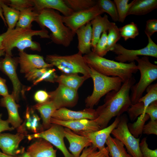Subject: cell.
Wrapping results in <instances>:
<instances>
[{
	"label": "cell",
	"mask_w": 157,
	"mask_h": 157,
	"mask_svg": "<svg viewBox=\"0 0 157 157\" xmlns=\"http://www.w3.org/2000/svg\"><path fill=\"white\" fill-rule=\"evenodd\" d=\"M17 156L18 157H31L26 151H25L24 149L20 154Z\"/></svg>",
	"instance_id": "cell-55"
},
{
	"label": "cell",
	"mask_w": 157,
	"mask_h": 157,
	"mask_svg": "<svg viewBox=\"0 0 157 157\" xmlns=\"http://www.w3.org/2000/svg\"><path fill=\"white\" fill-rule=\"evenodd\" d=\"M5 54V52L4 49L0 50V59L1 57Z\"/></svg>",
	"instance_id": "cell-57"
},
{
	"label": "cell",
	"mask_w": 157,
	"mask_h": 157,
	"mask_svg": "<svg viewBox=\"0 0 157 157\" xmlns=\"http://www.w3.org/2000/svg\"><path fill=\"white\" fill-rule=\"evenodd\" d=\"M34 98L38 103H42L49 100L50 95L49 92L46 91L40 90L37 91L35 93Z\"/></svg>",
	"instance_id": "cell-48"
},
{
	"label": "cell",
	"mask_w": 157,
	"mask_h": 157,
	"mask_svg": "<svg viewBox=\"0 0 157 157\" xmlns=\"http://www.w3.org/2000/svg\"><path fill=\"white\" fill-rule=\"evenodd\" d=\"M135 81L133 76L124 82L119 90H112L106 94L104 103L96 109L98 117L94 120L101 129L107 127L113 117L127 111L132 104L131 88Z\"/></svg>",
	"instance_id": "cell-1"
},
{
	"label": "cell",
	"mask_w": 157,
	"mask_h": 157,
	"mask_svg": "<svg viewBox=\"0 0 157 157\" xmlns=\"http://www.w3.org/2000/svg\"><path fill=\"white\" fill-rule=\"evenodd\" d=\"M129 0H114L117 10L119 20L120 22H124L130 8L134 3L135 0L129 3Z\"/></svg>",
	"instance_id": "cell-36"
},
{
	"label": "cell",
	"mask_w": 157,
	"mask_h": 157,
	"mask_svg": "<svg viewBox=\"0 0 157 157\" xmlns=\"http://www.w3.org/2000/svg\"><path fill=\"white\" fill-rule=\"evenodd\" d=\"M6 32L3 45L5 54L12 56V51L14 48H17L19 51H23L27 48L33 51H40V44L32 40L34 36H39L42 38L50 39L48 32L45 28L33 30L31 28L16 27L13 29L8 28Z\"/></svg>",
	"instance_id": "cell-3"
},
{
	"label": "cell",
	"mask_w": 157,
	"mask_h": 157,
	"mask_svg": "<svg viewBox=\"0 0 157 157\" xmlns=\"http://www.w3.org/2000/svg\"><path fill=\"white\" fill-rule=\"evenodd\" d=\"M20 67V72L26 74L35 69L51 68L53 66L46 62L43 57L38 54H29L24 51H19L17 58Z\"/></svg>",
	"instance_id": "cell-17"
},
{
	"label": "cell",
	"mask_w": 157,
	"mask_h": 157,
	"mask_svg": "<svg viewBox=\"0 0 157 157\" xmlns=\"http://www.w3.org/2000/svg\"><path fill=\"white\" fill-rule=\"evenodd\" d=\"M49 100L54 103L57 109L76 105L78 96L77 91L61 84L54 90L49 92Z\"/></svg>",
	"instance_id": "cell-13"
},
{
	"label": "cell",
	"mask_w": 157,
	"mask_h": 157,
	"mask_svg": "<svg viewBox=\"0 0 157 157\" xmlns=\"http://www.w3.org/2000/svg\"><path fill=\"white\" fill-rule=\"evenodd\" d=\"M25 118L24 122L17 129V132L26 135L28 131H32L34 134L44 131L42 125L40 123V118L35 113L33 108L27 107Z\"/></svg>",
	"instance_id": "cell-22"
},
{
	"label": "cell",
	"mask_w": 157,
	"mask_h": 157,
	"mask_svg": "<svg viewBox=\"0 0 157 157\" xmlns=\"http://www.w3.org/2000/svg\"><path fill=\"white\" fill-rule=\"evenodd\" d=\"M146 108L144 104L141 102L132 104L127 111L131 120L133 121L142 114H145Z\"/></svg>",
	"instance_id": "cell-40"
},
{
	"label": "cell",
	"mask_w": 157,
	"mask_h": 157,
	"mask_svg": "<svg viewBox=\"0 0 157 157\" xmlns=\"http://www.w3.org/2000/svg\"><path fill=\"white\" fill-rule=\"evenodd\" d=\"M25 135H26L19 132L15 134L0 133V149L2 152L11 156H16L20 154L24 149H20L19 145Z\"/></svg>",
	"instance_id": "cell-18"
},
{
	"label": "cell",
	"mask_w": 157,
	"mask_h": 157,
	"mask_svg": "<svg viewBox=\"0 0 157 157\" xmlns=\"http://www.w3.org/2000/svg\"><path fill=\"white\" fill-rule=\"evenodd\" d=\"M34 8L38 12L46 9L56 10L63 16H68L74 13L63 0H33Z\"/></svg>",
	"instance_id": "cell-23"
},
{
	"label": "cell",
	"mask_w": 157,
	"mask_h": 157,
	"mask_svg": "<svg viewBox=\"0 0 157 157\" xmlns=\"http://www.w3.org/2000/svg\"><path fill=\"white\" fill-rule=\"evenodd\" d=\"M6 34V31L2 34H0V50L4 49L3 45V42Z\"/></svg>",
	"instance_id": "cell-53"
},
{
	"label": "cell",
	"mask_w": 157,
	"mask_h": 157,
	"mask_svg": "<svg viewBox=\"0 0 157 157\" xmlns=\"http://www.w3.org/2000/svg\"><path fill=\"white\" fill-rule=\"evenodd\" d=\"M33 108L38 111L40 115L44 129L50 128L52 124L50 122L52 115L57 110L53 102L49 100L44 103H37L33 106Z\"/></svg>",
	"instance_id": "cell-26"
},
{
	"label": "cell",
	"mask_w": 157,
	"mask_h": 157,
	"mask_svg": "<svg viewBox=\"0 0 157 157\" xmlns=\"http://www.w3.org/2000/svg\"><path fill=\"white\" fill-rule=\"evenodd\" d=\"M121 115L116 117L113 122L106 128L93 132L84 133L81 135L87 137L92 145L98 149L99 151L109 153L107 147L105 146L106 142L113 130L117 126L120 120Z\"/></svg>",
	"instance_id": "cell-16"
},
{
	"label": "cell",
	"mask_w": 157,
	"mask_h": 157,
	"mask_svg": "<svg viewBox=\"0 0 157 157\" xmlns=\"http://www.w3.org/2000/svg\"><path fill=\"white\" fill-rule=\"evenodd\" d=\"M103 13L97 3L95 5L88 9L74 12L67 17L63 16L62 19L65 25L75 35L76 31L79 28Z\"/></svg>",
	"instance_id": "cell-11"
},
{
	"label": "cell",
	"mask_w": 157,
	"mask_h": 157,
	"mask_svg": "<svg viewBox=\"0 0 157 157\" xmlns=\"http://www.w3.org/2000/svg\"><path fill=\"white\" fill-rule=\"evenodd\" d=\"M121 37L126 41L129 39H135L139 34L136 24L132 22L119 28Z\"/></svg>",
	"instance_id": "cell-37"
},
{
	"label": "cell",
	"mask_w": 157,
	"mask_h": 157,
	"mask_svg": "<svg viewBox=\"0 0 157 157\" xmlns=\"http://www.w3.org/2000/svg\"><path fill=\"white\" fill-rule=\"evenodd\" d=\"M6 2V0H3L1 3L3 14L8 28L13 29L16 26L18 20L20 11L9 6Z\"/></svg>",
	"instance_id": "cell-31"
},
{
	"label": "cell",
	"mask_w": 157,
	"mask_h": 157,
	"mask_svg": "<svg viewBox=\"0 0 157 157\" xmlns=\"http://www.w3.org/2000/svg\"><path fill=\"white\" fill-rule=\"evenodd\" d=\"M86 157H110L109 153L101 151H93L88 154Z\"/></svg>",
	"instance_id": "cell-51"
},
{
	"label": "cell",
	"mask_w": 157,
	"mask_h": 157,
	"mask_svg": "<svg viewBox=\"0 0 157 157\" xmlns=\"http://www.w3.org/2000/svg\"><path fill=\"white\" fill-rule=\"evenodd\" d=\"M97 117L96 109L90 108L76 111L68 109L66 108H62L55 110L51 116L54 119L64 121L83 119L94 120Z\"/></svg>",
	"instance_id": "cell-15"
},
{
	"label": "cell",
	"mask_w": 157,
	"mask_h": 157,
	"mask_svg": "<svg viewBox=\"0 0 157 157\" xmlns=\"http://www.w3.org/2000/svg\"><path fill=\"white\" fill-rule=\"evenodd\" d=\"M127 122L125 115H122L117 126L111 134L123 143L128 153L132 157H142L140 147V139L135 138L129 132Z\"/></svg>",
	"instance_id": "cell-9"
},
{
	"label": "cell",
	"mask_w": 157,
	"mask_h": 157,
	"mask_svg": "<svg viewBox=\"0 0 157 157\" xmlns=\"http://www.w3.org/2000/svg\"><path fill=\"white\" fill-rule=\"evenodd\" d=\"M97 3L103 13H106L110 15L115 22L118 21L119 18L115 4L110 0H99Z\"/></svg>",
	"instance_id": "cell-34"
},
{
	"label": "cell",
	"mask_w": 157,
	"mask_h": 157,
	"mask_svg": "<svg viewBox=\"0 0 157 157\" xmlns=\"http://www.w3.org/2000/svg\"><path fill=\"white\" fill-rule=\"evenodd\" d=\"M90 22L92 31L91 46L93 49L100 39L101 34L108 30L112 22L109 20L108 16L106 14L103 17L98 15Z\"/></svg>",
	"instance_id": "cell-24"
},
{
	"label": "cell",
	"mask_w": 157,
	"mask_h": 157,
	"mask_svg": "<svg viewBox=\"0 0 157 157\" xmlns=\"http://www.w3.org/2000/svg\"><path fill=\"white\" fill-rule=\"evenodd\" d=\"M2 114L0 113V133L3 131H12L14 129L13 127H10L9 123L7 120H3L1 119Z\"/></svg>",
	"instance_id": "cell-49"
},
{
	"label": "cell",
	"mask_w": 157,
	"mask_h": 157,
	"mask_svg": "<svg viewBox=\"0 0 157 157\" xmlns=\"http://www.w3.org/2000/svg\"><path fill=\"white\" fill-rule=\"evenodd\" d=\"M64 128L60 125L52 124L48 129L41 132L27 135L28 140L41 138L47 141L59 149L64 157H74L67 149L64 143Z\"/></svg>",
	"instance_id": "cell-10"
},
{
	"label": "cell",
	"mask_w": 157,
	"mask_h": 157,
	"mask_svg": "<svg viewBox=\"0 0 157 157\" xmlns=\"http://www.w3.org/2000/svg\"><path fill=\"white\" fill-rule=\"evenodd\" d=\"M38 14V12L34 7H29L21 11L16 27L22 28H31V23L33 21H35Z\"/></svg>",
	"instance_id": "cell-30"
},
{
	"label": "cell",
	"mask_w": 157,
	"mask_h": 157,
	"mask_svg": "<svg viewBox=\"0 0 157 157\" xmlns=\"http://www.w3.org/2000/svg\"><path fill=\"white\" fill-rule=\"evenodd\" d=\"M62 17L57 11L44 9L38 12L35 22L42 29L47 28L50 31V39L54 43L67 47L75 35L64 23Z\"/></svg>",
	"instance_id": "cell-4"
},
{
	"label": "cell",
	"mask_w": 157,
	"mask_h": 157,
	"mask_svg": "<svg viewBox=\"0 0 157 157\" xmlns=\"http://www.w3.org/2000/svg\"><path fill=\"white\" fill-rule=\"evenodd\" d=\"M56 70L51 68H47L46 72L44 73L42 77L33 83L34 85H36L38 83L45 81L51 83L55 82V80L58 76L55 72Z\"/></svg>",
	"instance_id": "cell-44"
},
{
	"label": "cell",
	"mask_w": 157,
	"mask_h": 157,
	"mask_svg": "<svg viewBox=\"0 0 157 157\" xmlns=\"http://www.w3.org/2000/svg\"><path fill=\"white\" fill-rule=\"evenodd\" d=\"M157 8V0H135L129 9L127 16L145 15Z\"/></svg>",
	"instance_id": "cell-28"
},
{
	"label": "cell",
	"mask_w": 157,
	"mask_h": 157,
	"mask_svg": "<svg viewBox=\"0 0 157 157\" xmlns=\"http://www.w3.org/2000/svg\"><path fill=\"white\" fill-rule=\"evenodd\" d=\"M144 113L149 115L151 120H157V100L151 103L146 108Z\"/></svg>",
	"instance_id": "cell-47"
},
{
	"label": "cell",
	"mask_w": 157,
	"mask_h": 157,
	"mask_svg": "<svg viewBox=\"0 0 157 157\" xmlns=\"http://www.w3.org/2000/svg\"><path fill=\"white\" fill-rule=\"evenodd\" d=\"M52 124H56L67 128L76 133L81 135L101 129L94 120L83 119L70 121L58 120L52 117L50 120Z\"/></svg>",
	"instance_id": "cell-14"
},
{
	"label": "cell",
	"mask_w": 157,
	"mask_h": 157,
	"mask_svg": "<svg viewBox=\"0 0 157 157\" xmlns=\"http://www.w3.org/2000/svg\"><path fill=\"white\" fill-rule=\"evenodd\" d=\"M89 67L90 76L93 80L94 88L92 93L86 98L85 102L87 108H93L97 104L100 99L108 92L119 90L123 82L119 77L103 75Z\"/></svg>",
	"instance_id": "cell-5"
},
{
	"label": "cell",
	"mask_w": 157,
	"mask_h": 157,
	"mask_svg": "<svg viewBox=\"0 0 157 157\" xmlns=\"http://www.w3.org/2000/svg\"><path fill=\"white\" fill-rule=\"evenodd\" d=\"M136 61L140 74L138 82L131 87L130 96L132 104L137 103L147 88L157 78V65L152 64L149 57L144 56Z\"/></svg>",
	"instance_id": "cell-7"
},
{
	"label": "cell",
	"mask_w": 157,
	"mask_h": 157,
	"mask_svg": "<svg viewBox=\"0 0 157 157\" xmlns=\"http://www.w3.org/2000/svg\"><path fill=\"white\" fill-rule=\"evenodd\" d=\"M146 138H143L140 143L142 157H157V149L152 150L148 147Z\"/></svg>",
	"instance_id": "cell-42"
},
{
	"label": "cell",
	"mask_w": 157,
	"mask_h": 157,
	"mask_svg": "<svg viewBox=\"0 0 157 157\" xmlns=\"http://www.w3.org/2000/svg\"><path fill=\"white\" fill-rule=\"evenodd\" d=\"M148 39L147 45L142 49L136 50L126 49L119 44L117 43L111 51L117 55L115 59L120 63H129L134 62L139 58V56H143L157 58V45L151 37L147 35Z\"/></svg>",
	"instance_id": "cell-8"
},
{
	"label": "cell",
	"mask_w": 157,
	"mask_h": 157,
	"mask_svg": "<svg viewBox=\"0 0 157 157\" xmlns=\"http://www.w3.org/2000/svg\"><path fill=\"white\" fill-rule=\"evenodd\" d=\"M146 35L151 37L157 32V20L155 19H149L146 22L145 29Z\"/></svg>",
	"instance_id": "cell-45"
},
{
	"label": "cell",
	"mask_w": 157,
	"mask_h": 157,
	"mask_svg": "<svg viewBox=\"0 0 157 157\" xmlns=\"http://www.w3.org/2000/svg\"><path fill=\"white\" fill-rule=\"evenodd\" d=\"M45 59L47 63L55 66L64 74L80 73L90 76V67L85 61L82 54L78 51L70 55H48Z\"/></svg>",
	"instance_id": "cell-6"
},
{
	"label": "cell",
	"mask_w": 157,
	"mask_h": 157,
	"mask_svg": "<svg viewBox=\"0 0 157 157\" xmlns=\"http://www.w3.org/2000/svg\"><path fill=\"white\" fill-rule=\"evenodd\" d=\"M107 32H103L95 47L92 49V51L100 57H103L106 55L108 53L107 50Z\"/></svg>",
	"instance_id": "cell-39"
},
{
	"label": "cell",
	"mask_w": 157,
	"mask_h": 157,
	"mask_svg": "<svg viewBox=\"0 0 157 157\" xmlns=\"http://www.w3.org/2000/svg\"><path fill=\"white\" fill-rule=\"evenodd\" d=\"M0 157H18L17 156H11L7 155L0 151Z\"/></svg>",
	"instance_id": "cell-56"
},
{
	"label": "cell",
	"mask_w": 157,
	"mask_h": 157,
	"mask_svg": "<svg viewBox=\"0 0 157 157\" xmlns=\"http://www.w3.org/2000/svg\"><path fill=\"white\" fill-rule=\"evenodd\" d=\"M90 78L88 76H80L78 74H63L57 76L55 82L77 91L84 81Z\"/></svg>",
	"instance_id": "cell-27"
},
{
	"label": "cell",
	"mask_w": 157,
	"mask_h": 157,
	"mask_svg": "<svg viewBox=\"0 0 157 157\" xmlns=\"http://www.w3.org/2000/svg\"><path fill=\"white\" fill-rule=\"evenodd\" d=\"M56 151L50 142L41 138L30 145L26 151L31 157H57Z\"/></svg>",
	"instance_id": "cell-21"
},
{
	"label": "cell",
	"mask_w": 157,
	"mask_h": 157,
	"mask_svg": "<svg viewBox=\"0 0 157 157\" xmlns=\"http://www.w3.org/2000/svg\"><path fill=\"white\" fill-rule=\"evenodd\" d=\"M146 90L147 94L140 98L138 102H142L146 108L151 103L157 100V83L151 84Z\"/></svg>",
	"instance_id": "cell-38"
},
{
	"label": "cell",
	"mask_w": 157,
	"mask_h": 157,
	"mask_svg": "<svg viewBox=\"0 0 157 157\" xmlns=\"http://www.w3.org/2000/svg\"><path fill=\"white\" fill-rule=\"evenodd\" d=\"M105 144L111 157H132L126 151L123 143L115 138L110 135Z\"/></svg>",
	"instance_id": "cell-29"
},
{
	"label": "cell",
	"mask_w": 157,
	"mask_h": 157,
	"mask_svg": "<svg viewBox=\"0 0 157 157\" xmlns=\"http://www.w3.org/2000/svg\"><path fill=\"white\" fill-rule=\"evenodd\" d=\"M97 149L96 148L92 145L91 146L84 149L79 157H86L89 153L93 151L97 150Z\"/></svg>",
	"instance_id": "cell-52"
},
{
	"label": "cell",
	"mask_w": 157,
	"mask_h": 157,
	"mask_svg": "<svg viewBox=\"0 0 157 157\" xmlns=\"http://www.w3.org/2000/svg\"><path fill=\"white\" fill-rule=\"evenodd\" d=\"M18 64L17 58L5 54L3 58L0 59V70L9 78L12 84L13 91L12 95L16 102H18L22 91V85L16 72Z\"/></svg>",
	"instance_id": "cell-12"
},
{
	"label": "cell",
	"mask_w": 157,
	"mask_h": 157,
	"mask_svg": "<svg viewBox=\"0 0 157 157\" xmlns=\"http://www.w3.org/2000/svg\"><path fill=\"white\" fill-rule=\"evenodd\" d=\"M47 68L35 69L25 74V77L29 81L34 83L40 78L46 71Z\"/></svg>",
	"instance_id": "cell-43"
},
{
	"label": "cell",
	"mask_w": 157,
	"mask_h": 157,
	"mask_svg": "<svg viewBox=\"0 0 157 157\" xmlns=\"http://www.w3.org/2000/svg\"><path fill=\"white\" fill-rule=\"evenodd\" d=\"M6 80L0 77V96H6L9 94L6 84Z\"/></svg>",
	"instance_id": "cell-50"
},
{
	"label": "cell",
	"mask_w": 157,
	"mask_h": 157,
	"mask_svg": "<svg viewBox=\"0 0 157 157\" xmlns=\"http://www.w3.org/2000/svg\"><path fill=\"white\" fill-rule=\"evenodd\" d=\"M144 134L149 135H157V120H150L147 124L144 126L143 132Z\"/></svg>",
	"instance_id": "cell-46"
},
{
	"label": "cell",
	"mask_w": 157,
	"mask_h": 157,
	"mask_svg": "<svg viewBox=\"0 0 157 157\" xmlns=\"http://www.w3.org/2000/svg\"><path fill=\"white\" fill-rule=\"evenodd\" d=\"M107 37V50L111 51L121 37L119 28L115 22H112L108 29Z\"/></svg>",
	"instance_id": "cell-35"
},
{
	"label": "cell",
	"mask_w": 157,
	"mask_h": 157,
	"mask_svg": "<svg viewBox=\"0 0 157 157\" xmlns=\"http://www.w3.org/2000/svg\"><path fill=\"white\" fill-rule=\"evenodd\" d=\"M150 118L146 114H142L138 117L137 120L133 123L127 124V125L129 132L136 138L143 132V130L145 122Z\"/></svg>",
	"instance_id": "cell-32"
},
{
	"label": "cell",
	"mask_w": 157,
	"mask_h": 157,
	"mask_svg": "<svg viewBox=\"0 0 157 157\" xmlns=\"http://www.w3.org/2000/svg\"><path fill=\"white\" fill-rule=\"evenodd\" d=\"M67 5L74 12L88 9L96 5L97 1L94 0H65Z\"/></svg>",
	"instance_id": "cell-33"
},
{
	"label": "cell",
	"mask_w": 157,
	"mask_h": 157,
	"mask_svg": "<svg viewBox=\"0 0 157 157\" xmlns=\"http://www.w3.org/2000/svg\"><path fill=\"white\" fill-rule=\"evenodd\" d=\"M3 0H0V17L3 20L5 25L7 27V25L6 23V21L4 17L3 10L1 6V3Z\"/></svg>",
	"instance_id": "cell-54"
},
{
	"label": "cell",
	"mask_w": 157,
	"mask_h": 157,
	"mask_svg": "<svg viewBox=\"0 0 157 157\" xmlns=\"http://www.w3.org/2000/svg\"><path fill=\"white\" fill-rule=\"evenodd\" d=\"M83 56L89 67L103 75L119 77L123 83L138 71L135 62L124 63L115 61L100 57L92 51Z\"/></svg>",
	"instance_id": "cell-2"
},
{
	"label": "cell",
	"mask_w": 157,
	"mask_h": 157,
	"mask_svg": "<svg viewBox=\"0 0 157 157\" xmlns=\"http://www.w3.org/2000/svg\"><path fill=\"white\" fill-rule=\"evenodd\" d=\"M65 137L68 140L69 149L74 157H79L81 151L85 148L92 145L86 137L77 134L68 128H64Z\"/></svg>",
	"instance_id": "cell-19"
},
{
	"label": "cell",
	"mask_w": 157,
	"mask_h": 157,
	"mask_svg": "<svg viewBox=\"0 0 157 157\" xmlns=\"http://www.w3.org/2000/svg\"><path fill=\"white\" fill-rule=\"evenodd\" d=\"M75 33L78 37V51L82 54L89 53L91 51L92 47V31L90 22L79 28Z\"/></svg>",
	"instance_id": "cell-25"
},
{
	"label": "cell",
	"mask_w": 157,
	"mask_h": 157,
	"mask_svg": "<svg viewBox=\"0 0 157 157\" xmlns=\"http://www.w3.org/2000/svg\"><path fill=\"white\" fill-rule=\"evenodd\" d=\"M0 106L6 108L7 110L8 118L7 119L14 129L19 128L23 122V120L19 113V106L17 104L11 94L2 98L0 101Z\"/></svg>",
	"instance_id": "cell-20"
},
{
	"label": "cell",
	"mask_w": 157,
	"mask_h": 157,
	"mask_svg": "<svg viewBox=\"0 0 157 157\" xmlns=\"http://www.w3.org/2000/svg\"><path fill=\"white\" fill-rule=\"evenodd\" d=\"M6 3L10 7L19 11L27 8L34 7L33 0H6Z\"/></svg>",
	"instance_id": "cell-41"
}]
</instances>
